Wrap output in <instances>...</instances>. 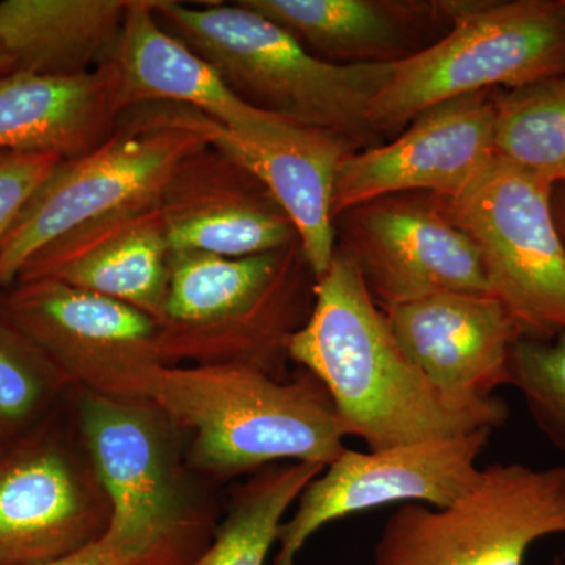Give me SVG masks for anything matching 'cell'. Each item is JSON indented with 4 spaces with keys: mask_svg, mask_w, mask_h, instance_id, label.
<instances>
[{
    "mask_svg": "<svg viewBox=\"0 0 565 565\" xmlns=\"http://www.w3.org/2000/svg\"><path fill=\"white\" fill-rule=\"evenodd\" d=\"M7 448H3V446H0V456L3 455V451H6Z\"/></svg>",
    "mask_w": 565,
    "mask_h": 565,
    "instance_id": "1f68e13d",
    "label": "cell"
},
{
    "mask_svg": "<svg viewBox=\"0 0 565 565\" xmlns=\"http://www.w3.org/2000/svg\"><path fill=\"white\" fill-rule=\"evenodd\" d=\"M0 315L40 349L66 381L158 359L159 322L131 305L55 280L17 281L0 291Z\"/></svg>",
    "mask_w": 565,
    "mask_h": 565,
    "instance_id": "9a60e30c",
    "label": "cell"
},
{
    "mask_svg": "<svg viewBox=\"0 0 565 565\" xmlns=\"http://www.w3.org/2000/svg\"><path fill=\"white\" fill-rule=\"evenodd\" d=\"M556 534H565V463H492L452 504L401 505L373 565H523L531 545Z\"/></svg>",
    "mask_w": 565,
    "mask_h": 565,
    "instance_id": "ba28073f",
    "label": "cell"
},
{
    "mask_svg": "<svg viewBox=\"0 0 565 565\" xmlns=\"http://www.w3.org/2000/svg\"><path fill=\"white\" fill-rule=\"evenodd\" d=\"M62 161L51 152H0V245L33 193Z\"/></svg>",
    "mask_w": 565,
    "mask_h": 565,
    "instance_id": "4316f807",
    "label": "cell"
},
{
    "mask_svg": "<svg viewBox=\"0 0 565 565\" xmlns=\"http://www.w3.org/2000/svg\"><path fill=\"white\" fill-rule=\"evenodd\" d=\"M385 315L405 355L449 399L479 403L509 385V360L522 334L490 294H434Z\"/></svg>",
    "mask_w": 565,
    "mask_h": 565,
    "instance_id": "2e32d148",
    "label": "cell"
},
{
    "mask_svg": "<svg viewBox=\"0 0 565 565\" xmlns=\"http://www.w3.org/2000/svg\"><path fill=\"white\" fill-rule=\"evenodd\" d=\"M143 401L87 390L79 424L110 509L93 542L111 565H193L206 552L161 424Z\"/></svg>",
    "mask_w": 565,
    "mask_h": 565,
    "instance_id": "52a82bcc",
    "label": "cell"
},
{
    "mask_svg": "<svg viewBox=\"0 0 565 565\" xmlns=\"http://www.w3.org/2000/svg\"><path fill=\"white\" fill-rule=\"evenodd\" d=\"M129 0H3L0 51L11 73L76 76L111 61Z\"/></svg>",
    "mask_w": 565,
    "mask_h": 565,
    "instance_id": "44dd1931",
    "label": "cell"
},
{
    "mask_svg": "<svg viewBox=\"0 0 565 565\" xmlns=\"http://www.w3.org/2000/svg\"><path fill=\"white\" fill-rule=\"evenodd\" d=\"M494 90L435 104L388 145L345 156L334 180L332 214L394 193L456 199L493 161Z\"/></svg>",
    "mask_w": 565,
    "mask_h": 565,
    "instance_id": "7c38bea8",
    "label": "cell"
},
{
    "mask_svg": "<svg viewBox=\"0 0 565 565\" xmlns=\"http://www.w3.org/2000/svg\"><path fill=\"white\" fill-rule=\"evenodd\" d=\"M11 73V65L9 58L3 55V52L0 51V76H6V74Z\"/></svg>",
    "mask_w": 565,
    "mask_h": 565,
    "instance_id": "f546056e",
    "label": "cell"
},
{
    "mask_svg": "<svg viewBox=\"0 0 565 565\" xmlns=\"http://www.w3.org/2000/svg\"><path fill=\"white\" fill-rule=\"evenodd\" d=\"M161 24L221 73L243 102L303 128L364 147L374 132L371 104L393 65H337L243 3L189 7L152 0Z\"/></svg>",
    "mask_w": 565,
    "mask_h": 565,
    "instance_id": "3957f363",
    "label": "cell"
},
{
    "mask_svg": "<svg viewBox=\"0 0 565 565\" xmlns=\"http://www.w3.org/2000/svg\"><path fill=\"white\" fill-rule=\"evenodd\" d=\"M493 429L457 437L343 455L316 476L296 512L278 531L274 565H297L311 535L334 520L393 503L445 508L462 497L478 479V459L489 446Z\"/></svg>",
    "mask_w": 565,
    "mask_h": 565,
    "instance_id": "30bf717a",
    "label": "cell"
},
{
    "mask_svg": "<svg viewBox=\"0 0 565 565\" xmlns=\"http://www.w3.org/2000/svg\"><path fill=\"white\" fill-rule=\"evenodd\" d=\"M550 565H565V550L563 553H559V555L553 557L552 564Z\"/></svg>",
    "mask_w": 565,
    "mask_h": 565,
    "instance_id": "4dcf8cb0",
    "label": "cell"
},
{
    "mask_svg": "<svg viewBox=\"0 0 565 565\" xmlns=\"http://www.w3.org/2000/svg\"><path fill=\"white\" fill-rule=\"evenodd\" d=\"M552 207H553V215H555L557 232H559L561 237H563L564 245H565V185L564 184L555 185V188H553Z\"/></svg>",
    "mask_w": 565,
    "mask_h": 565,
    "instance_id": "f1b7e54d",
    "label": "cell"
},
{
    "mask_svg": "<svg viewBox=\"0 0 565 565\" xmlns=\"http://www.w3.org/2000/svg\"><path fill=\"white\" fill-rule=\"evenodd\" d=\"M163 196L63 237L33 256L17 281L66 282L161 322L170 278Z\"/></svg>",
    "mask_w": 565,
    "mask_h": 565,
    "instance_id": "e0dca14e",
    "label": "cell"
},
{
    "mask_svg": "<svg viewBox=\"0 0 565 565\" xmlns=\"http://www.w3.org/2000/svg\"><path fill=\"white\" fill-rule=\"evenodd\" d=\"M289 247L245 258L170 255L169 292L159 322L158 359L245 363L282 379L289 340L302 318L305 278Z\"/></svg>",
    "mask_w": 565,
    "mask_h": 565,
    "instance_id": "277c9868",
    "label": "cell"
},
{
    "mask_svg": "<svg viewBox=\"0 0 565 565\" xmlns=\"http://www.w3.org/2000/svg\"><path fill=\"white\" fill-rule=\"evenodd\" d=\"M509 386L522 394L535 427L565 455V332L545 341L520 338L509 360Z\"/></svg>",
    "mask_w": 565,
    "mask_h": 565,
    "instance_id": "484cf974",
    "label": "cell"
},
{
    "mask_svg": "<svg viewBox=\"0 0 565 565\" xmlns=\"http://www.w3.org/2000/svg\"><path fill=\"white\" fill-rule=\"evenodd\" d=\"M192 120L210 147L273 195L296 230L311 274L321 280L337 252L332 202L338 167L359 147L338 134L288 121L232 131L196 110Z\"/></svg>",
    "mask_w": 565,
    "mask_h": 565,
    "instance_id": "5bb4252c",
    "label": "cell"
},
{
    "mask_svg": "<svg viewBox=\"0 0 565 565\" xmlns=\"http://www.w3.org/2000/svg\"><path fill=\"white\" fill-rule=\"evenodd\" d=\"M52 419L0 456V565L54 563L93 544L98 514Z\"/></svg>",
    "mask_w": 565,
    "mask_h": 565,
    "instance_id": "4fadbf2b",
    "label": "cell"
},
{
    "mask_svg": "<svg viewBox=\"0 0 565 565\" xmlns=\"http://www.w3.org/2000/svg\"><path fill=\"white\" fill-rule=\"evenodd\" d=\"M326 465H267L241 487L232 512L214 542L193 565H264L282 525L305 487Z\"/></svg>",
    "mask_w": 565,
    "mask_h": 565,
    "instance_id": "603a6c76",
    "label": "cell"
},
{
    "mask_svg": "<svg viewBox=\"0 0 565 565\" xmlns=\"http://www.w3.org/2000/svg\"><path fill=\"white\" fill-rule=\"evenodd\" d=\"M559 76H565V0H462L451 31L394 63L367 122L374 136L393 132L435 104Z\"/></svg>",
    "mask_w": 565,
    "mask_h": 565,
    "instance_id": "5b68a950",
    "label": "cell"
},
{
    "mask_svg": "<svg viewBox=\"0 0 565 565\" xmlns=\"http://www.w3.org/2000/svg\"><path fill=\"white\" fill-rule=\"evenodd\" d=\"M288 359L322 382L345 435L370 451L508 423L509 405L497 394L456 403L412 363L355 264L340 250L315 282L313 308L289 340Z\"/></svg>",
    "mask_w": 565,
    "mask_h": 565,
    "instance_id": "6da1fadb",
    "label": "cell"
},
{
    "mask_svg": "<svg viewBox=\"0 0 565 565\" xmlns=\"http://www.w3.org/2000/svg\"><path fill=\"white\" fill-rule=\"evenodd\" d=\"M340 248L381 310L440 292L489 294L473 241L430 193H394L343 212Z\"/></svg>",
    "mask_w": 565,
    "mask_h": 565,
    "instance_id": "8fae6325",
    "label": "cell"
},
{
    "mask_svg": "<svg viewBox=\"0 0 565 565\" xmlns=\"http://www.w3.org/2000/svg\"><path fill=\"white\" fill-rule=\"evenodd\" d=\"M40 565H110L104 559L102 553L95 548V545L90 544L79 552L74 553L63 559L54 561V563L40 564Z\"/></svg>",
    "mask_w": 565,
    "mask_h": 565,
    "instance_id": "83f0119b",
    "label": "cell"
},
{
    "mask_svg": "<svg viewBox=\"0 0 565 565\" xmlns=\"http://www.w3.org/2000/svg\"><path fill=\"white\" fill-rule=\"evenodd\" d=\"M114 62L121 111L145 103L181 104L232 131L285 121L243 102L206 58L163 31L152 0H129Z\"/></svg>",
    "mask_w": 565,
    "mask_h": 565,
    "instance_id": "d6986e66",
    "label": "cell"
},
{
    "mask_svg": "<svg viewBox=\"0 0 565 565\" xmlns=\"http://www.w3.org/2000/svg\"><path fill=\"white\" fill-rule=\"evenodd\" d=\"M497 158L565 185V76L494 95Z\"/></svg>",
    "mask_w": 565,
    "mask_h": 565,
    "instance_id": "cb8c5ba5",
    "label": "cell"
},
{
    "mask_svg": "<svg viewBox=\"0 0 565 565\" xmlns=\"http://www.w3.org/2000/svg\"><path fill=\"white\" fill-rule=\"evenodd\" d=\"M210 147L191 110L134 121L98 147L63 159L0 245V291L41 250L122 211L158 202Z\"/></svg>",
    "mask_w": 565,
    "mask_h": 565,
    "instance_id": "8992f818",
    "label": "cell"
},
{
    "mask_svg": "<svg viewBox=\"0 0 565 565\" xmlns=\"http://www.w3.org/2000/svg\"><path fill=\"white\" fill-rule=\"evenodd\" d=\"M169 192L163 214L170 255L200 252L245 258L281 250L297 237L288 215L267 191H226L189 200Z\"/></svg>",
    "mask_w": 565,
    "mask_h": 565,
    "instance_id": "7402d4cb",
    "label": "cell"
},
{
    "mask_svg": "<svg viewBox=\"0 0 565 565\" xmlns=\"http://www.w3.org/2000/svg\"><path fill=\"white\" fill-rule=\"evenodd\" d=\"M66 382L54 363L0 315V446L9 448L46 423Z\"/></svg>",
    "mask_w": 565,
    "mask_h": 565,
    "instance_id": "d4e9b609",
    "label": "cell"
},
{
    "mask_svg": "<svg viewBox=\"0 0 565 565\" xmlns=\"http://www.w3.org/2000/svg\"><path fill=\"white\" fill-rule=\"evenodd\" d=\"M322 61L394 65L455 25L459 2L423 0H241Z\"/></svg>",
    "mask_w": 565,
    "mask_h": 565,
    "instance_id": "ac0fdd59",
    "label": "cell"
},
{
    "mask_svg": "<svg viewBox=\"0 0 565 565\" xmlns=\"http://www.w3.org/2000/svg\"><path fill=\"white\" fill-rule=\"evenodd\" d=\"M553 185L494 158L473 184L441 206L478 247L489 285L522 338L565 332V245Z\"/></svg>",
    "mask_w": 565,
    "mask_h": 565,
    "instance_id": "9c48e42d",
    "label": "cell"
},
{
    "mask_svg": "<svg viewBox=\"0 0 565 565\" xmlns=\"http://www.w3.org/2000/svg\"><path fill=\"white\" fill-rule=\"evenodd\" d=\"M88 390L151 404L191 430L196 463L214 473L262 470L277 460L327 467L345 449L332 397L307 370L282 382L245 363L141 360L99 374Z\"/></svg>",
    "mask_w": 565,
    "mask_h": 565,
    "instance_id": "7a4b0ae2",
    "label": "cell"
},
{
    "mask_svg": "<svg viewBox=\"0 0 565 565\" xmlns=\"http://www.w3.org/2000/svg\"><path fill=\"white\" fill-rule=\"evenodd\" d=\"M120 73L114 58L76 76H0V152H51L73 159L110 137Z\"/></svg>",
    "mask_w": 565,
    "mask_h": 565,
    "instance_id": "ffe728a7",
    "label": "cell"
}]
</instances>
